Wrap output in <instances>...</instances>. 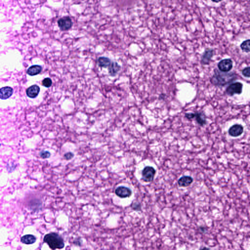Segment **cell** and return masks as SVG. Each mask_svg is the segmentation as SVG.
I'll use <instances>...</instances> for the list:
<instances>
[{
  "label": "cell",
  "mask_w": 250,
  "mask_h": 250,
  "mask_svg": "<svg viewBox=\"0 0 250 250\" xmlns=\"http://www.w3.org/2000/svg\"><path fill=\"white\" fill-rule=\"evenodd\" d=\"M237 79V76L234 73H224L219 71L218 69L214 70V74L210 82L212 84L218 87H224Z\"/></svg>",
  "instance_id": "obj_1"
},
{
  "label": "cell",
  "mask_w": 250,
  "mask_h": 250,
  "mask_svg": "<svg viewBox=\"0 0 250 250\" xmlns=\"http://www.w3.org/2000/svg\"><path fill=\"white\" fill-rule=\"evenodd\" d=\"M44 241L52 250L62 249L65 247L64 241L60 235L55 233H51L44 236Z\"/></svg>",
  "instance_id": "obj_2"
},
{
  "label": "cell",
  "mask_w": 250,
  "mask_h": 250,
  "mask_svg": "<svg viewBox=\"0 0 250 250\" xmlns=\"http://www.w3.org/2000/svg\"><path fill=\"white\" fill-rule=\"evenodd\" d=\"M185 117L189 120L195 118L198 124L201 126H204L207 124L206 116L203 112L196 111L194 113L188 112L185 114Z\"/></svg>",
  "instance_id": "obj_3"
},
{
  "label": "cell",
  "mask_w": 250,
  "mask_h": 250,
  "mask_svg": "<svg viewBox=\"0 0 250 250\" xmlns=\"http://www.w3.org/2000/svg\"><path fill=\"white\" fill-rule=\"evenodd\" d=\"M156 174V170L152 166H146L142 172V179L146 182H151L153 181Z\"/></svg>",
  "instance_id": "obj_4"
},
{
  "label": "cell",
  "mask_w": 250,
  "mask_h": 250,
  "mask_svg": "<svg viewBox=\"0 0 250 250\" xmlns=\"http://www.w3.org/2000/svg\"><path fill=\"white\" fill-rule=\"evenodd\" d=\"M243 84L240 82L232 83L227 87L225 92L229 96H233L235 94H240L242 92Z\"/></svg>",
  "instance_id": "obj_5"
},
{
  "label": "cell",
  "mask_w": 250,
  "mask_h": 250,
  "mask_svg": "<svg viewBox=\"0 0 250 250\" xmlns=\"http://www.w3.org/2000/svg\"><path fill=\"white\" fill-rule=\"evenodd\" d=\"M73 25L72 20L69 16L64 17L58 21V25L62 31H69Z\"/></svg>",
  "instance_id": "obj_6"
},
{
  "label": "cell",
  "mask_w": 250,
  "mask_h": 250,
  "mask_svg": "<svg viewBox=\"0 0 250 250\" xmlns=\"http://www.w3.org/2000/svg\"><path fill=\"white\" fill-rule=\"evenodd\" d=\"M233 62L231 59H223L219 62L218 67L220 71L227 73L233 68Z\"/></svg>",
  "instance_id": "obj_7"
},
{
  "label": "cell",
  "mask_w": 250,
  "mask_h": 250,
  "mask_svg": "<svg viewBox=\"0 0 250 250\" xmlns=\"http://www.w3.org/2000/svg\"><path fill=\"white\" fill-rule=\"evenodd\" d=\"M115 193L116 195L122 198H129L132 194V192L131 190L125 186L117 187L115 190Z\"/></svg>",
  "instance_id": "obj_8"
},
{
  "label": "cell",
  "mask_w": 250,
  "mask_h": 250,
  "mask_svg": "<svg viewBox=\"0 0 250 250\" xmlns=\"http://www.w3.org/2000/svg\"><path fill=\"white\" fill-rule=\"evenodd\" d=\"M214 50L213 49L208 48L205 51L201 57V63L203 65L209 64L211 59L214 56Z\"/></svg>",
  "instance_id": "obj_9"
},
{
  "label": "cell",
  "mask_w": 250,
  "mask_h": 250,
  "mask_svg": "<svg viewBox=\"0 0 250 250\" xmlns=\"http://www.w3.org/2000/svg\"><path fill=\"white\" fill-rule=\"evenodd\" d=\"M243 127L240 124H235L229 129L228 132L230 135L232 137H238L242 135L243 132Z\"/></svg>",
  "instance_id": "obj_10"
},
{
  "label": "cell",
  "mask_w": 250,
  "mask_h": 250,
  "mask_svg": "<svg viewBox=\"0 0 250 250\" xmlns=\"http://www.w3.org/2000/svg\"><path fill=\"white\" fill-rule=\"evenodd\" d=\"M13 93V90L10 87H5L0 89V99L6 100L10 98Z\"/></svg>",
  "instance_id": "obj_11"
},
{
  "label": "cell",
  "mask_w": 250,
  "mask_h": 250,
  "mask_svg": "<svg viewBox=\"0 0 250 250\" xmlns=\"http://www.w3.org/2000/svg\"><path fill=\"white\" fill-rule=\"evenodd\" d=\"M193 178L190 176H183L178 180V184L181 187H187L193 183Z\"/></svg>",
  "instance_id": "obj_12"
},
{
  "label": "cell",
  "mask_w": 250,
  "mask_h": 250,
  "mask_svg": "<svg viewBox=\"0 0 250 250\" xmlns=\"http://www.w3.org/2000/svg\"><path fill=\"white\" fill-rule=\"evenodd\" d=\"M40 89L39 86L36 85H32L31 87H29L27 90L26 93L28 97L30 98H34L38 96V95L40 92Z\"/></svg>",
  "instance_id": "obj_13"
},
{
  "label": "cell",
  "mask_w": 250,
  "mask_h": 250,
  "mask_svg": "<svg viewBox=\"0 0 250 250\" xmlns=\"http://www.w3.org/2000/svg\"><path fill=\"white\" fill-rule=\"evenodd\" d=\"M120 69L121 67L116 62H112L109 65V73L112 76H115Z\"/></svg>",
  "instance_id": "obj_14"
},
{
  "label": "cell",
  "mask_w": 250,
  "mask_h": 250,
  "mask_svg": "<svg viewBox=\"0 0 250 250\" xmlns=\"http://www.w3.org/2000/svg\"><path fill=\"white\" fill-rule=\"evenodd\" d=\"M36 241V238L33 235H27L21 237V241L25 244H32Z\"/></svg>",
  "instance_id": "obj_15"
},
{
  "label": "cell",
  "mask_w": 250,
  "mask_h": 250,
  "mask_svg": "<svg viewBox=\"0 0 250 250\" xmlns=\"http://www.w3.org/2000/svg\"><path fill=\"white\" fill-rule=\"evenodd\" d=\"M42 70V68L40 65H32L27 69V73L30 76H35L40 73Z\"/></svg>",
  "instance_id": "obj_16"
},
{
  "label": "cell",
  "mask_w": 250,
  "mask_h": 250,
  "mask_svg": "<svg viewBox=\"0 0 250 250\" xmlns=\"http://www.w3.org/2000/svg\"><path fill=\"white\" fill-rule=\"evenodd\" d=\"M99 66L102 68H108L111 64L110 59L105 57H100L98 59Z\"/></svg>",
  "instance_id": "obj_17"
},
{
  "label": "cell",
  "mask_w": 250,
  "mask_h": 250,
  "mask_svg": "<svg viewBox=\"0 0 250 250\" xmlns=\"http://www.w3.org/2000/svg\"><path fill=\"white\" fill-rule=\"evenodd\" d=\"M250 40L249 39L244 41L240 45L241 49L243 52L248 53L250 52Z\"/></svg>",
  "instance_id": "obj_18"
},
{
  "label": "cell",
  "mask_w": 250,
  "mask_h": 250,
  "mask_svg": "<svg viewBox=\"0 0 250 250\" xmlns=\"http://www.w3.org/2000/svg\"><path fill=\"white\" fill-rule=\"evenodd\" d=\"M52 80L49 78H46L42 81V85L46 88H49L52 85Z\"/></svg>",
  "instance_id": "obj_19"
},
{
  "label": "cell",
  "mask_w": 250,
  "mask_h": 250,
  "mask_svg": "<svg viewBox=\"0 0 250 250\" xmlns=\"http://www.w3.org/2000/svg\"><path fill=\"white\" fill-rule=\"evenodd\" d=\"M242 73L243 76H244V77L249 78L250 76V67H247V68H245L244 69H243L242 71Z\"/></svg>",
  "instance_id": "obj_20"
},
{
  "label": "cell",
  "mask_w": 250,
  "mask_h": 250,
  "mask_svg": "<svg viewBox=\"0 0 250 250\" xmlns=\"http://www.w3.org/2000/svg\"><path fill=\"white\" fill-rule=\"evenodd\" d=\"M50 152H48V151H42L40 153V156L42 158H44V159L48 158L50 157Z\"/></svg>",
  "instance_id": "obj_21"
},
{
  "label": "cell",
  "mask_w": 250,
  "mask_h": 250,
  "mask_svg": "<svg viewBox=\"0 0 250 250\" xmlns=\"http://www.w3.org/2000/svg\"><path fill=\"white\" fill-rule=\"evenodd\" d=\"M131 208L133 209L134 210H139L141 209V205L140 204L137 202H135V203H132L131 205Z\"/></svg>",
  "instance_id": "obj_22"
},
{
  "label": "cell",
  "mask_w": 250,
  "mask_h": 250,
  "mask_svg": "<svg viewBox=\"0 0 250 250\" xmlns=\"http://www.w3.org/2000/svg\"><path fill=\"white\" fill-rule=\"evenodd\" d=\"M74 156V154L72 152H67L64 154V158L66 160H69L72 159Z\"/></svg>",
  "instance_id": "obj_23"
},
{
  "label": "cell",
  "mask_w": 250,
  "mask_h": 250,
  "mask_svg": "<svg viewBox=\"0 0 250 250\" xmlns=\"http://www.w3.org/2000/svg\"><path fill=\"white\" fill-rule=\"evenodd\" d=\"M213 2H220L222 1V0H211Z\"/></svg>",
  "instance_id": "obj_24"
}]
</instances>
